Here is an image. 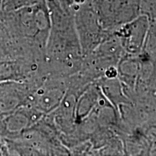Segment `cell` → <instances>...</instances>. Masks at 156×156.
Masks as SVG:
<instances>
[{"mask_svg":"<svg viewBox=\"0 0 156 156\" xmlns=\"http://www.w3.org/2000/svg\"><path fill=\"white\" fill-rule=\"evenodd\" d=\"M0 16L17 44L31 55L44 58L51 28L46 0L33 6L2 12Z\"/></svg>","mask_w":156,"mask_h":156,"instance_id":"cell-2","label":"cell"},{"mask_svg":"<svg viewBox=\"0 0 156 156\" xmlns=\"http://www.w3.org/2000/svg\"><path fill=\"white\" fill-rule=\"evenodd\" d=\"M67 89V77H47L28 98L29 104L46 115L53 112L61 103Z\"/></svg>","mask_w":156,"mask_h":156,"instance_id":"cell-5","label":"cell"},{"mask_svg":"<svg viewBox=\"0 0 156 156\" xmlns=\"http://www.w3.org/2000/svg\"><path fill=\"white\" fill-rule=\"evenodd\" d=\"M32 90L27 83L0 82V119L28 102Z\"/></svg>","mask_w":156,"mask_h":156,"instance_id":"cell-8","label":"cell"},{"mask_svg":"<svg viewBox=\"0 0 156 156\" xmlns=\"http://www.w3.org/2000/svg\"><path fill=\"white\" fill-rule=\"evenodd\" d=\"M51 28L44 65L48 77H67L80 70L84 56L76 32L74 10L57 0H46Z\"/></svg>","mask_w":156,"mask_h":156,"instance_id":"cell-1","label":"cell"},{"mask_svg":"<svg viewBox=\"0 0 156 156\" xmlns=\"http://www.w3.org/2000/svg\"><path fill=\"white\" fill-rule=\"evenodd\" d=\"M140 15H146L150 20H155L156 0H140Z\"/></svg>","mask_w":156,"mask_h":156,"instance_id":"cell-12","label":"cell"},{"mask_svg":"<svg viewBox=\"0 0 156 156\" xmlns=\"http://www.w3.org/2000/svg\"><path fill=\"white\" fill-rule=\"evenodd\" d=\"M149 26V18L146 15H140L129 22L119 26L113 33L125 54L138 55L143 48Z\"/></svg>","mask_w":156,"mask_h":156,"instance_id":"cell-6","label":"cell"},{"mask_svg":"<svg viewBox=\"0 0 156 156\" xmlns=\"http://www.w3.org/2000/svg\"><path fill=\"white\" fill-rule=\"evenodd\" d=\"M0 155H8V151L4 138L0 136Z\"/></svg>","mask_w":156,"mask_h":156,"instance_id":"cell-14","label":"cell"},{"mask_svg":"<svg viewBox=\"0 0 156 156\" xmlns=\"http://www.w3.org/2000/svg\"><path fill=\"white\" fill-rule=\"evenodd\" d=\"M44 116L30 105H23L0 119V136L4 139H12L32 126Z\"/></svg>","mask_w":156,"mask_h":156,"instance_id":"cell-7","label":"cell"},{"mask_svg":"<svg viewBox=\"0 0 156 156\" xmlns=\"http://www.w3.org/2000/svg\"><path fill=\"white\" fill-rule=\"evenodd\" d=\"M102 94L101 88L94 82L80 95L75 107L76 124L80 123L94 110L98 105Z\"/></svg>","mask_w":156,"mask_h":156,"instance_id":"cell-9","label":"cell"},{"mask_svg":"<svg viewBox=\"0 0 156 156\" xmlns=\"http://www.w3.org/2000/svg\"><path fill=\"white\" fill-rule=\"evenodd\" d=\"M46 0H3L2 12H8L44 2Z\"/></svg>","mask_w":156,"mask_h":156,"instance_id":"cell-11","label":"cell"},{"mask_svg":"<svg viewBox=\"0 0 156 156\" xmlns=\"http://www.w3.org/2000/svg\"><path fill=\"white\" fill-rule=\"evenodd\" d=\"M103 29L113 31L140 15V0H91Z\"/></svg>","mask_w":156,"mask_h":156,"instance_id":"cell-4","label":"cell"},{"mask_svg":"<svg viewBox=\"0 0 156 156\" xmlns=\"http://www.w3.org/2000/svg\"><path fill=\"white\" fill-rule=\"evenodd\" d=\"M103 77L106 78H116L118 77V69L117 66H111L105 70Z\"/></svg>","mask_w":156,"mask_h":156,"instance_id":"cell-13","label":"cell"},{"mask_svg":"<svg viewBox=\"0 0 156 156\" xmlns=\"http://www.w3.org/2000/svg\"><path fill=\"white\" fill-rule=\"evenodd\" d=\"M74 20L83 56L93 52L112 34L101 25L91 0L74 7Z\"/></svg>","mask_w":156,"mask_h":156,"instance_id":"cell-3","label":"cell"},{"mask_svg":"<svg viewBox=\"0 0 156 156\" xmlns=\"http://www.w3.org/2000/svg\"><path fill=\"white\" fill-rule=\"evenodd\" d=\"M2 2L3 0H0V15L2 13Z\"/></svg>","mask_w":156,"mask_h":156,"instance_id":"cell-17","label":"cell"},{"mask_svg":"<svg viewBox=\"0 0 156 156\" xmlns=\"http://www.w3.org/2000/svg\"><path fill=\"white\" fill-rule=\"evenodd\" d=\"M58 3L61 4L64 7H70L73 6V3H72L71 0H57Z\"/></svg>","mask_w":156,"mask_h":156,"instance_id":"cell-15","label":"cell"},{"mask_svg":"<svg viewBox=\"0 0 156 156\" xmlns=\"http://www.w3.org/2000/svg\"><path fill=\"white\" fill-rule=\"evenodd\" d=\"M95 82L101 88L105 97L117 110L121 105L132 103L124 93L122 83L118 77H102Z\"/></svg>","mask_w":156,"mask_h":156,"instance_id":"cell-10","label":"cell"},{"mask_svg":"<svg viewBox=\"0 0 156 156\" xmlns=\"http://www.w3.org/2000/svg\"><path fill=\"white\" fill-rule=\"evenodd\" d=\"M73 6H80L83 4H85L87 2V0H71Z\"/></svg>","mask_w":156,"mask_h":156,"instance_id":"cell-16","label":"cell"}]
</instances>
